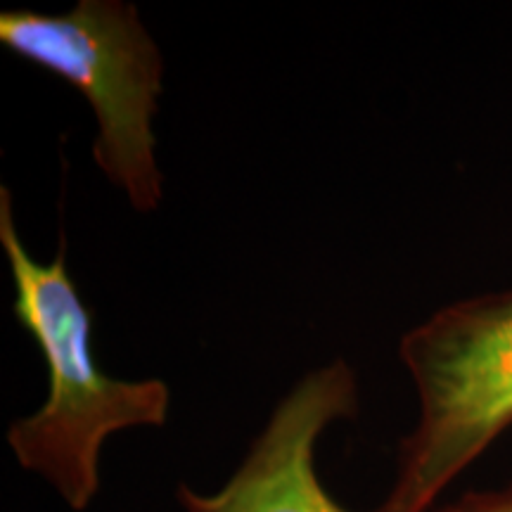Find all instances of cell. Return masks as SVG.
Returning a JSON list of instances; mask_svg holds the SVG:
<instances>
[{
  "instance_id": "5",
  "label": "cell",
  "mask_w": 512,
  "mask_h": 512,
  "mask_svg": "<svg viewBox=\"0 0 512 512\" xmlns=\"http://www.w3.org/2000/svg\"><path fill=\"white\" fill-rule=\"evenodd\" d=\"M444 512H512V486L496 494H472Z\"/></svg>"
},
{
  "instance_id": "2",
  "label": "cell",
  "mask_w": 512,
  "mask_h": 512,
  "mask_svg": "<svg viewBox=\"0 0 512 512\" xmlns=\"http://www.w3.org/2000/svg\"><path fill=\"white\" fill-rule=\"evenodd\" d=\"M420 396L394 491L377 512H425L512 425V292L463 299L401 339Z\"/></svg>"
},
{
  "instance_id": "4",
  "label": "cell",
  "mask_w": 512,
  "mask_h": 512,
  "mask_svg": "<svg viewBox=\"0 0 512 512\" xmlns=\"http://www.w3.org/2000/svg\"><path fill=\"white\" fill-rule=\"evenodd\" d=\"M356 377L344 361L309 373L275 408L271 422L219 494L181 486L188 512H347L325 494L313 451L320 432L356 413Z\"/></svg>"
},
{
  "instance_id": "1",
  "label": "cell",
  "mask_w": 512,
  "mask_h": 512,
  "mask_svg": "<svg viewBox=\"0 0 512 512\" xmlns=\"http://www.w3.org/2000/svg\"><path fill=\"white\" fill-rule=\"evenodd\" d=\"M0 245L15 285L12 313L46 358L50 387L41 411L17 420L8 441L22 467L41 472L64 501L83 510L98 491V453L112 432L164 425L169 387L159 380H114L91 347V311L69 278L64 247L53 264H38L12 221V197L0 190Z\"/></svg>"
},
{
  "instance_id": "3",
  "label": "cell",
  "mask_w": 512,
  "mask_h": 512,
  "mask_svg": "<svg viewBox=\"0 0 512 512\" xmlns=\"http://www.w3.org/2000/svg\"><path fill=\"white\" fill-rule=\"evenodd\" d=\"M0 41L86 95L100 133L93 157L138 211L162 200L152 114L162 93V53L121 0H81L67 15L12 10L0 15Z\"/></svg>"
}]
</instances>
